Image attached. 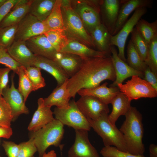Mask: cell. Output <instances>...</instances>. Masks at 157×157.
I'll return each instance as SVG.
<instances>
[{
    "label": "cell",
    "mask_w": 157,
    "mask_h": 157,
    "mask_svg": "<svg viewBox=\"0 0 157 157\" xmlns=\"http://www.w3.org/2000/svg\"><path fill=\"white\" fill-rule=\"evenodd\" d=\"M115 73L110 56L93 57L83 60L79 71L68 79L67 88L71 97L74 98L78 91L100 85L104 80L114 81Z\"/></svg>",
    "instance_id": "1"
},
{
    "label": "cell",
    "mask_w": 157,
    "mask_h": 157,
    "mask_svg": "<svg viewBox=\"0 0 157 157\" xmlns=\"http://www.w3.org/2000/svg\"><path fill=\"white\" fill-rule=\"evenodd\" d=\"M125 116V119L119 130L123 134L127 152L143 155L145 148L142 141L144 130L142 115L135 107L131 106Z\"/></svg>",
    "instance_id": "2"
},
{
    "label": "cell",
    "mask_w": 157,
    "mask_h": 157,
    "mask_svg": "<svg viewBox=\"0 0 157 157\" xmlns=\"http://www.w3.org/2000/svg\"><path fill=\"white\" fill-rule=\"evenodd\" d=\"M61 9L64 31L68 39L95 47L90 34L72 7L71 1L62 0Z\"/></svg>",
    "instance_id": "3"
},
{
    "label": "cell",
    "mask_w": 157,
    "mask_h": 157,
    "mask_svg": "<svg viewBox=\"0 0 157 157\" xmlns=\"http://www.w3.org/2000/svg\"><path fill=\"white\" fill-rule=\"evenodd\" d=\"M64 126L55 119L38 131H31L30 138L33 141L39 157H42L51 146L60 147L63 145L60 143L64 133Z\"/></svg>",
    "instance_id": "4"
},
{
    "label": "cell",
    "mask_w": 157,
    "mask_h": 157,
    "mask_svg": "<svg viewBox=\"0 0 157 157\" xmlns=\"http://www.w3.org/2000/svg\"><path fill=\"white\" fill-rule=\"evenodd\" d=\"M108 113L103 112L96 120L87 118L91 128L102 138L104 146H113L120 151L127 152L123 134L110 122Z\"/></svg>",
    "instance_id": "5"
},
{
    "label": "cell",
    "mask_w": 157,
    "mask_h": 157,
    "mask_svg": "<svg viewBox=\"0 0 157 157\" xmlns=\"http://www.w3.org/2000/svg\"><path fill=\"white\" fill-rule=\"evenodd\" d=\"M70 107L67 109L56 107L53 114L55 119L64 125H66L76 129L89 131L91 127L87 118L77 107L74 99L70 101Z\"/></svg>",
    "instance_id": "6"
},
{
    "label": "cell",
    "mask_w": 157,
    "mask_h": 157,
    "mask_svg": "<svg viewBox=\"0 0 157 157\" xmlns=\"http://www.w3.org/2000/svg\"><path fill=\"white\" fill-rule=\"evenodd\" d=\"M117 87L131 101L142 98H153L157 96V91L148 82L137 75L131 77L124 84L119 83Z\"/></svg>",
    "instance_id": "7"
},
{
    "label": "cell",
    "mask_w": 157,
    "mask_h": 157,
    "mask_svg": "<svg viewBox=\"0 0 157 157\" xmlns=\"http://www.w3.org/2000/svg\"><path fill=\"white\" fill-rule=\"evenodd\" d=\"M101 1H74L72 6L79 17L86 29L90 33L101 23L100 11Z\"/></svg>",
    "instance_id": "8"
},
{
    "label": "cell",
    "mask_w": 157,
    "mask_h": 157,
    "mask_svg": "<svg viewBox=\"0 0 157 157\" xmlns=\"http://www.w3.org/2000/svg\"><path fill=\"white\" fill-rule=\"evenodd\" d=\"M147 8H139L136 9L131 17L128 20L121 29L115 35L112 36L110 45L116 46L118 49V57L126 62L124 49L127 39L138 21L147 12Z\"/></svg>",
    "instance_id": "9"
},
{
    "label": "cell",
    "mask_w": 157,
    "mask_h": 157,
    "mask_svg": "<svg viewBox=\"0 0 157 157\" xmlns=\"http://www.w3.org/2000/svg\"><path fill=\"white\" fill-rule=\"evenodd\" d=\"M48 31L43 22L28 13L17 24L15 40L26 41Z\"/></svg>",
    "instance_id": "10"
},
{
    "label": "cell",
    "mask_w": 157,
    "mask_h": 157,
    "mask_svg": "<svg viewBox=\"0 0 157 157\" xmlns=\"http://www.w3.org/2000/svg\"><path fill=\"white\" fill-rule=\"evenodd\" d=\"M75 132V140L68 151V157H100L89 141L88 131L76 129Z\"/></svg>",
    "instance_id": "11"
},
{
    "label": "cell",
    "mask_w": 157,
    "mask_h": 157,
    "mask_svg": "<svg viewBox=\"0 0 157 157\" xmlns=\"http://www.w3.org/2000/svg\"><path fill=\"white\" fill-rule=\"evenodd\" d=\"M76 103L84 116L93 120L97 119L103 112L108 113L110 110L108 105L92 96H81Z\"/></svg>",
    "instance_id": "12"
},
{
    "label": "cell",
    "mask_w": 157,
    "mask_h": 157,
    "mask_svg": "<svg viewBox=\"0 0 157 157\" xmlns=\"http://www.w3.org/2000/svg\"><path fill=\"white\" fill-rule=\"evenodd\" d=\"M14 77L13 74L11 78L10 86L8 85L7 87L3 90L2 95L11 108L13 120L21 114H27L29 113L28 109L25 105L23 97L15 86Z\"/></svg>",
    "instance_id": "13"
},
{
    "label": "cell",
    "mask_w": 157,
    "mask_h": 157,
    "mask_svg": "<svg viewBox=\"0 0 157 157\" xmlns=\"http://www.w3.org/2000/svg\"><path fill=\"white\" fill-rule=\"evenodd\" d=\"M110 49L112 54L110 57L115 73L116 78L110 85V87H117L118 84L122 83L126 79L133 76L137 75L143 78V72L134 69L118 57L117 51L114 46H111Z\"/></svg>",
    "instance_id": "14"
},
{
    "label": "cell",
    "mask_w": 157,
    "mask_h": 157,
    "mask_svg": "<svg viewBox=\"0 0 157 157\" xmlns=\"http://www.w3.org/2000/svg\"><path fill=\"white\" fill-rule=\"evenodd\" d=\"M120 5L119 0L101 1L100 12H101L103 20L101 23L112 36L115 30Z\"/></svg>",
    "instance_id": "15"
},
{
    "label": "cell",
    "mask_w": 157,
    "mask_h": 157,
    "mask_svg": "<svg viewBox=\"0 0 157 157\" xmlns=\"http://www.w3.org/2000/svg\"><path fill=\"white\" fill-rule=\"evenodd\" d=\"M7 49L11 56L21 66L26 68L33 66L36 56L27 47L25 41L15 40Z\"/></svg>",
    "instance_id": "16"
},
{
    "label": "cell",
    "mask_w": 157,
    "mask_h": 157,
    "mask_svg": "<svg viewBox=\"0 0 157 157\" xmlns=\"http://www.w3.org/2000/svg\"><path fill=\"white\" fill-rule=\"evenodd\" d=\"M152 0H121L117 19L113 35L116 34L128 20V18L134 10L139 8H151Z\"/></svg>",
    "instance_id": "17"
},
{
    "label": "cell",
    "mask_w": 157,
    "mask_h": 157,
    "mask_svg": "<svg viewBox=\"0 0 157 157\" xmlns=\"http://www.w3.org/2000/svg\"><path fill=\"white\" fill-rule=\"evenodd\" d=\"M26 46L35 55L53 60L57 52L43 34L25 41Z\"/></svg>",
    "instance_id": "18"
},
{
    "label": "cell",
    "mask_w": 157,
    "mask_h": 157,
    "mask_svg": "<svg viewBox=\"0 0 157 157\" xmlns=\"http://www.w3.org/2000/svg\"><path fill=\"white\" fill-rule=\"evenodd\" d=\"M38 104V108L28 127V130L31 131H38L55 119L51 110V107L44 105L43 98H39Z\"/></svg>",
    "instance_id": "19"
},
{
    "label": "cell",
    "mask_w": 157,
    "mask_h": 157,
    "mask_svg": "<svg viewBox=\"0 0 157 157\" xmlns=\"http://www.w3.org/2000/svg\"><path fill=\"white\" fill-rule=\"evenodd\" d=\"M59 52L77 55L83 60L91 58L110 56L105 53L93 49L78 41L71 39H69L65 45Z\"/></svg>",
    "instance_id": "20"
},
{
    "label": "cell",
    "mask_w": 157,
    "mask_h": 157,
    "mask_svg": "<svg viewBox=\"0 0 157 157\" xmlns=\"http://www.w3.org/2000/svg\"><path fill=\"white\" fill-rule=\"evenodd\" d=\"M33 66L45 70L52 76L56 81L57 87L62 85L69 78L64 70L52 60L36 56Z\"/></svg>",
    "instance_id": "21"
},
{
    "label": "cell",
    "mask_w": 157,
    "mask_h": 157,
    "mask_svg": "<svg viewBox=\"0 0 157 157\" xmlns=\"http://www.w3.org/2000/svg\"><path fill=\"white\" fill-rule=\"evenodd\" d=\"M105 82L101 85L90 88L82 89L77 92L81 96H90L95 97L103 103L108 105L113 99L120 92L117 87H108Z\"/></svg>",
    "instance_id": "22"
},
{
    "label": "cell",
    "mask_w": 157,
    "mask_h": 157,
    "mask_svg": "<svg viewBox=\"0 0 157 157\" xmlns=\"http://www.w3.org/2000/svg\"><path fill=\"white\" fill-rule=\"evenodd\" d=\"M68 79L60 86H57L47 97L44 99L45 106L50 107L56 106L57 108L64 109L70 107L71 97L67 88Z\"/></svg>",
    "instance_id": "23"
},
{
    "label": "cell",
    "mask_w": 157,
    "mask_h": 157,
    "mask_svg": "<svg viewBox=\"0 0 157 157\" xmlns=\"http://www.w3.org/2000/svg\"><path fill=\"white\" fill-rule=\"evenodd\" d=\"M53 60L64 70L69 78L79 71L83 61L77 55L60 52L56 53Z\"/></svg>",
    "instance_id": "24"
},
{
    "label": "cell",
    "mask_w": 157,
    "mask_h": 157,
    "mask_svg": "<svg viewBox=\"0 0 157 157\" xmlns=\"http://www.w3.org/2000/svg\"><path fill=\"white\" fill-rule=\"evenodd\" d=\"M31 0H19L1 22L0 28L17 25L28 13Z\"/></svg>",
    "instance_id": "25"
},
{
    "label": "cell",
    "mask_w": 157,
    "mask_h": 157,
    "mask_svg": "<svg viewBox=\"0 0 157 157\" xmlns=\"http://www.w3.org/2000/svg\"><path fill=\"white\" fill-rule=\"evenodd\" d=\"M90 34L97 50L110 56L112 35L104 26L101 23L92 30Z\"/></svg>",
    "instance_id": "26"
},
{
    "label": "cell",
    "mask_w": 157,
    "mask_h": 157,
    "mask_svg": "<svg viewBox=\"0 0 157 157\" xmlns=\"http://www.w3.org/2000/svg\"><path fill=\"white\" fill-rule=\"evenodd\" d=\"M131 101L127 97L120 92L112 100L110 104L112 106V110L108 115V119L113 126L121 115H125L131 107Z\"/></svg>",
    "instance_id": "27"
},
{
    "label": "cell",
    "mask_w": 157,
    "mask_h": 157,
    "mask_svg": "<svg viewBox=\"0 0 157 157\" xmlns=\"http://www.w3.org/2000/svg\"><path fill=\"white\" fill-rule=\"evenodd\" d=\"M55 1L56 0H31L28 13L43 22L50 14Z\"/></svg>",
    "instance_id": "28"
},
{
    "label": "cell",
    "mask_w": 157,
    "mask_h": 157,
    "mask_svg": "<svg viewBox=\"0 0 157 157\" xmlns=\"http://www.w3.org/2000/svg\"><path fill=\"white\" fill-rule=\"evenodd\" d=\"M62 0H56L55 4L50 15L43 21L48 30H64L61 9Z\"/></svg>",
    "instance_id": "29"
},
{
    "label": "cell",
    "mask_w": 157,
    "mask_h": 157,
    "mask_svg": "<svg viewBox=\"0 0 157 157\" xmlns=\"http://www.w3.org/2000/svg\"><path fill=\"white\" fill-rule=\"evenodd\" d=\"M135 26L137 30L148 44L157 36V20L149 22L141 18Z\"/></svg>",
    "instance_id": "30"
},
{
    "label": "cell",
    "mask_w": 157,
    "mask_h": 157,
    "mask_svg": "<svg viewBox=\"0 0 157 157\" xmlns=\"http://www.w3.org/2000/svg\"><path fill=\"white\" fill-rule=\"evenodd\" d=\"M44 34L57 52L64 47L69 40L64 30H49Z\"/></svg>",
    "instance_id": "31"
},
{
    "label": "cell",
    "mask_w": 157,
    "mask_h": 157,
    "mask_svg": "<svg viewBox=\"0 0 157 157\" xmlns=\"http://www.w3.org/2000/svg\"><path fill=\"white\" fill-rule=\"evenodd\" d=\"M127 52L128 64L135 70L143 72L147 65L142 59L131 40L127 46Z\"/></svg>",
    "instance_id": "32"
},
{
    "label": "cell",
    "mask_w": 157,
    "mask_h": 157,
    "mask_svg": "<svg viewBox=\"0 0 157 157\" xmlns=\"http://www.w3.org/2000/svg\"><path fill=\"white\" fill-rule=\"evenodd\" d=\"M25 68L21 66L16 73L19 77L18 90L23 97L25 103L31 92L34 91L32 84L26 72Z\"/></svg>",
    "instance_id": "33"
},
{
    "label": "cell",
    "mask_w": 157,
    "mask_h": 157,
    "mask_svg": "<svg viewBox=\"0 0 157 157\" xmlns=\"http://www.w3.org/2000/svg\"><path fill=\"white\" fill-rule=\"evenodd\" d=\"M131 40L134 47L142 60L145 62L147 56L148 44L135 27L131 33Z\"/></svg>",
    "instance_id": "34"
},
{
    "label": "cell",
    "mask_w": 157,
    "mask_h": 157,
    "mask_svg": "<svg viewBox=\"0 0 157 157\" xmlns=\"http://www.w3.org/2000/svg\"><path fill=\"white\" fill-rule=\"evenodd\" d=\"M41 71L40 68L34 66L25 68L26 72L32 84L34 91L43 88L46 85Z\"/></svg>",
    "instance_id": "35"
},
{
    "label": "cell",
    "mask_w": 157,
    "mask_h": 157,
    "mask_svg": "<svg viewBox=\"0 0 157 157\" xmlns=\"http://www.w3.org/2000/svg\"><path fill=\"white\" fill-rule=\"evenodd\" d=\"M13 120L11 108L3 96L0 94V127H10Z\"/></svg>",
    "instance_id": "36"
},
{
    "label": "cell",
    "mask_w": 157,
    "mask_h": 157,
    "mask_svg": "<svg viewBox=\"0 0 157 157\" xmlns=\"http://www.w3.org/2000/svg\"><path fill=\"white\" fill-rule=\"evenodd\" d=\"M17 25L0 28V45L7 49L15 40Z\"/></svg>",
    "instance_id": "37"
},
{
    "label": "cell",
    "mask_w": 157,
    "mask_h": 157,
    "mask_svg": "<svg viewBox=\"0 0 157 157\" xmlns=\"http://www.w3.org/2000/svg\"><path fill=\"white\" fill-rule=\"evenodd\" d=\"M145 62L151 71L157 75V36L148 44L147 58Z\"/></svg>",
    "instance_id": "38"
},
{
    "label": "cell",
    "mask_w": 157,
    "mask_h": 157,
    "mask_svg": "<svg viewBox=\"0 0 157 157\" xmlns=\"http://www.w3.org/2000/svg\"><path fill=\"white\" fill-rule=\"evenodd\" d=\"M1 64L4 65L16 73L21 66L11 56L8 52L7 49L0 45Z\"/></svg>",
    "instance_id": "39"
},
{
    "label": "cell",
    "mask_w": 157,
    "mask_h": 157,
    "mask_svg": "<svg viewBox=\"0 0 157 157\" xmlns=\"http://www.w3.org/2000/svg\"><path fill=\"white\" fill-rule=\"evenodd\" d=\"M100 153L103 157H145L144 155H135L122 151L112 146H104L101 149Z\"/></svg>",
    "instance_id": "40"
},
{
    "label": "cell",
    "mask_w": 157,
    "mask_h": 157,
    "mask_svg": "<svg viewBox=\"0 0 157 157\" xmlns=\"http://www.w3.org/2000/svg\"><path fill=\"white\" fill-rule=\"evenodd\" d=\"M19 150L17 157H33L37 151V148L32 139L19 144Z\"/></svg>",
    "instance_id": "41"
},
{
    "label": "cell",
    "mask_w": 157,
    "mask_h": 157,
    "mask_svg": "<svg viewBox=\"0 0 157 157\" xmlns=\"http://www.w3.org/2000/svg\"><path fill=\"white\" fill-rule=\"evenodd\" d=\"M2 145L8 157H17L19 144L12 141H4Z\"/></svg>",
    "instance_id": "42"
},
{
    "label": "cell",
    "mask_w": 157,
    "mask_h": 157,
    "mask_svg": "<svg viewBox=\"0 0 157 157\" xmlns=\"http://www.w3.org/2000/svg\"><path fill=\"white\" fill-rule=\"evenodd\" d=\"M143 79L157 91V75L147 66L143 71Z\"/></svg>",
    "instance_id": "43"
},
{
    "label": "cell",
    "mask_w": 157,
    "mask_h": 157,
    "mask_svg": "<svg viewBox=\"0 0 157 157\" xmlns=\"http://www.w3.org/2000/svg\"><path fill=\"white\" fill-rule=\"evenodd\" d=\"M11 70L7 67L0 68V94L2 96L3 90L8 86L9 74Z\"/></svg>",
    "instance_id": "44"
},
{
    "label": "cell",
    "mask_w": 157,
    "mask_h": 157,
    "mask_svg": "<svg viewBox=\"0 0 157 157\" xmlns=\"http://www.w3.org/2000/svg\"><path fill=\"white\" fill-rule=\"evenodd\" d=\"M19 0H6L4 3L0 6V24L2 20Z\"/></svg>",
    "instance_id": "45"
},
{
    "label": "cell",
    "mask_w": 157,
    "mask_h": 157,
    "mask_svg": "<svg viewBox=\"0 0 157 157\" xmlns=\"http://www.w3.org/2000/svg\"><path fill=\"white\" fill-rule=\"evenodd\" d=\"M13 131L11 127H0V138H9L13 134Z\"/></svg>",
    "instance_id": "46"
},
{
    "label": "cell",
    "mask_w": 157,
    "mask_h": 157,
    "mask_svg": "<svg viewBox=\"0 0 157 157\" xmlns=\"http://www.w3.org/2000/svg\"><path fill=\"white\" fill-rule=\"evenodd\" d=\"M150 157H157V146L152 144L150 145L149 148Z\"/></svg>",
    "instance_id": "47"
},
{
    "label": "cell",
    "mask_w": 157,
    "mask_h": 157,
    "mask_svg": "<svg viewBox=\"0 0 157 157\" xmlns=\"http://www.w3.org/2000/svg\"><path fill=\"white\" fill-rule=\"evenodd\" d=\"M6 0H0V6L3 4Z\"/></svg>",
    "instance_id": "48"
},
{
    "label": "cell",
    "mask_w": 157,
    "mask_h": 157,
    "mask_svg": "<svg viewBox=\"0 0 157 157\" xmlns=\"http://www.w3.org/2000/svg\"><path fill=\"white\" fill-rule=\"evenodd\" d=\"M61 155H62L61 157H63V156H62V154H61Z\"/></svg>",
    "instance_id": "49"
},
{
    "label": "cell",
    "mask_w": 157,
    "mask_h": 157,
    "mask_svg": "<svg viewBox=\"0 0 157 157\" xmlns=\"http://www.w3.org/2000/svg\"><path fill=\"white\" fill-rule=\"evenodd\" d=\"M0 157H1L0 156Z\"/></svg>",
    "instance_id": "50"
}]
</instances>
